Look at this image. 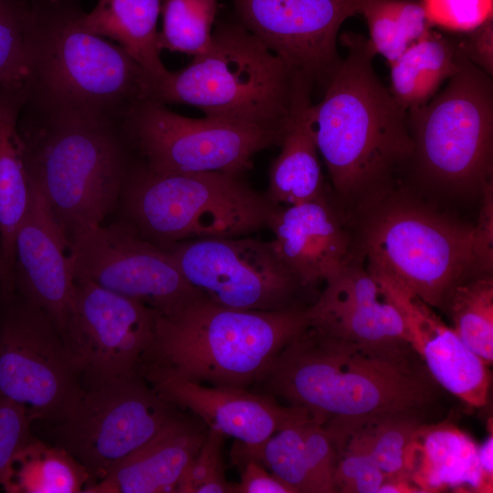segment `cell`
<instances>
[{"label": "cell", "instance_id": "cell-1", "mask_svg": "<svg viewBox=\"0 0 493 493\" xmlns=\"http://www.w3.org/2000/svg\"><path fill=\"white\" fill-rule=\"evenodd\" d=\"M323 425L341 417L425 414L441 387L406 341L364 342L309 325L257 383Z\"/></svg>", "mask_w": 493, "mask_h": 493}, {"label": "cell", "instance_id": "cell-2", "mask_svg": "<svg viewBox=\"0 0 493 493\" xmlns=\"http://www.w3.org/2000/svg\"><path fill=\"white\" fill-rule=\"evenodd\" d=\"M341 40L347 55L310 113L318 152L348 217L397 185L414 145L407 111L378 78L368 38L346 32Z\"/></svg>", "mask_w": 493, "mask_h": 493}, {"label": "cell", "instance_id": "cell-3", "mask_svg": "<svg viewBox=\"0 0 493 493\" xmlns=\"http://www.w3.org/2000/svg\"><path fill=\"white\" fill-rule=\"evenodd\" d=\"M309 323V306L241 309L200 296L158 314L136 370L146 381L168 377L246 389Z\"/></svg>", "mask_w": 493, "mask_h": 493}, {"label": "cell", "instance_id": "cell-4", "mask_svg": "<svg viewBox=\"0 0 493 493\" xmlns=\"http://www.w3.org/2000/svg\"><path fill=\"white\" fill-rule=\"evenodd\" d=\"M17 132L28 184L68 243L118 208L133 162L121 124L47 114L24 103Z\"/></svg>", "mask_w": 493, "mask_h": 493}, {"label": "cell", "instance_id": "cell-5", "mask_svg": "<svg viewBox=\"0 0 493 493\" xmlns=\"http://www.w3.org/2000/svg\"><path fill=\"white\" fill-rule=\"evenodd\" d=\"M25 104L53 115L122 121L152 100V83L118 44L81 28L75 16L29 14Z\"/></svg>", "mask_w": 493, "mask_h": 493}, {"label": "cell", "instance_id": "cell-6", "mask_svg": "<svg viewBox=\"0 0 493 493\" xmlns=\"http://www.w3.org/2000/svg\"><path fill=\"white\" fill-rule=\"evenodd\" d=\"M354 250L371 274L393 278L430 307L479 272L474 226L465 224L397 185L359 211Z\"/></svg>", "mask_w": 493, "mask_h": 493}, {"label": "cell", "instance_id": "cell-7", "mask_svg": "<svg viewBox=\"0 0 493 493\" xmlns=\"http://www.w3.org/2000/svg\"><path fill=\"white\" fill-rule=\"evenodd\" d=\"M301 75L239 22H221L209 49L184 68L169 71L152 100L282 134Z\"/></svg>", "mask_w": 493, "mask_h": 493}, {"label": "cell", "instance_id": "cell-8", "mask_svg": "<svg viewBox=\"0 0 493 493\" xmlns=\"http://www.w3.org/2000/svg\"><path fill=\"white\" fill-rule=\"evenodd\" d=\"M276 206L243 174L160 173L133 159L118 208L143 238L167 248L190 239L258 232L267 228Z\"/></svg>", "mask_w": 493, "mask_h": 493}, {"label": "cell", "instance_id": "cell-9", "mask_svg": "<svg viewBox=\"0 0 493 493\" xmlns=\"http://www.w3.org/2000/svg\"><path fill=\"white\" fill-rule=\"evenodd\" d=\"M413 153L405 172L422 186L477 195L493 183V79L465 57L425 104L407 111Z\"/></svg>", "mask_w": 493, "mask_h": 493}, {"label": "cell", "instance_id": "cell-10", "mask_svg": "<svg viewBox=\"0 0 493 493\" xmlns=\"http://www.w3.org/2000/svg\"><path fill=\"white\" fill-rule=\"evenodd\" d=\"M177 408L135 370L85 391L63 421L32 429L80 462L91 485L152 438Z\"/></svg>", "mask_w": 493, "mask_h": 493}, {"label": "cell", "instance_id": "cell-11", "mask_svg": "<svg viewBox=\"0 0 493 493\" xmlns=\"http://www.w3.org/2000/svg\"><path fill=\"white\" fill-rule=\"evenodd\" d=\"M85 393L79 370L51 318L13 292L0 310V399L23 405L32 425H54Z\"/></svg>", "mask_w": 493, "mask_h": 493}, {"label": "cell", "instance_id": "cell-12", "mask_svg": "<svg viewBox=\"0 0 493 493\" xmlns=\"http://www.w3.org/2000/svg\"><path fill=\"white\" fill-rule=\"evenodd\" d=\"M121 128L133 159L160 173L244 175L253 166V156L278 146L282 137L277 131L207 117H184L153 100L135 104Z\"/></svg>", "mask_w": 493, "mask_h": 493}, {"label": "cell", "instance_id": "cell-13", "mask_svg": "<svg viewBox=\"0 0 493 493\" xmlns=\"http://www.w3.org/2000/svg\"><path fill=\"white\" fill-rule=\"evenodd\" d=\"M165 249L185 280L213 302L234 309L280 310L300 306L302 287L271 241L205 237Z\"/></svg>", "mask_w": 493, "mask_h": 493}, {"label": "cell", "instance_id": "cell-14", "mask_svg": "<svg viewBox=\"0 0 493 493\" xmlns=\"http://www.w3.org/2000/svg\"><path fill=\"white\" fill-rule=\"evenodd\" d=\"M75 280H87L167 314L203 296L184 278L171 255L121 219L69 241Z\"/></svg>", "mask_w": 493, "mask_h": 493}, {"label": "cell", "instance_id": "cell-15", "mask_svg": "<svg viewBox=\"0 0 493 493\" xmlns=\"http://www.w3.org/2000/svg\"><path fill=\"white\" fill-rule=\"evenodd\" d=\"M159 312L87 280H75L72 320L63 339L85 391L136 370Z\"/></svg>", "mask_w": 493, "mask_h": 493}, {"label": "cell", "instance_id": "cell-16", "mask_svg": "<svg viewBox=\"0 0 493 493\" xmlns=\"http://www.w3.org/2000/svg\"><path fill=\"white\" fill-rule=\"evenodd\" d=\"M236 21L312 85L341 63L338 32L367 0H230Z\"/></svg>", "mask_w": 493, "mask_h": 493}, {"label": "cell", "instance_id": "cell-17", "mask_svg": "<svg viewBox=\"0 0 493 493\" xmlns=\"http://www.w3.org/2000/svg\"><path fill=\"white\" fill-rule=\"evenodd\" d=\"M371 275L398 309L407 341L436 383L468 407L487 405L492 382L489 366L462 342L432 307L399 281L384 274Z\"/></svg>", "mask_w": 493, "mask_h": 493}, {"label": "cell", "instance_id": "cell-18", "mask_svg": "<svg viewBox=\"0 0 493 493\" xmlns=\"http://www.w3.org/2000/svg\"><path fill=\"white\" fill-rule=\"evenodd\" d=\"M29 189L28 209L16 236L13 292L42 309L63 337L75 302L69 243L41 195Z\"/></svg>", "mask_w": 493, "mask_h": 493}, {"label": "cell", "instance_id": "cell-19", "mask_svg": "<svg viewBox=\"0 0 493 493\" xmlns=\"http://www.w3.org/2000/svg\"><path fill=\"white\" fill-rule=\"evenodd\" d=\"M167 402L188 409L208 428L241 443L239 459L257 450L278 431L310 418L306 410L282 405L270 394L245 388L214 386L178 378L147 381Z\"/></svg>", "mask_w": 493, "mask_h": 493}, {"label": "cell", "instance_id": "cell-20", "mask_svg": "<svg viewBox=\"0 0 493 493\" xmlns=\"http://www.w3.org/2000/svg\"><path fill=\"white\" fill-rule=\"evenodd\" d=\"M346 220L326 194L299 205H277L271 214L272 246L305 289L324 283L353 256Z\"/></svg>", "mask_w": 493, "mask_h": 493}, {"label": "cell", "instance_id": "cell-21", "mask_svg": "<svg viewBox=\"0 0 493 493\" xmlns=\"http://www.w3.org/2000/svg\"><path fill=\"white\" fill-rule=\"evenodd\" d=\"M324 285L317 299L309 305V325L358 341H407L398 309L355 251Z\"/></svg>", "mask_w": 493, "mask_h": 493}, {"label": "cell", "instance_id": "cell-22", "mask_svg": "<svg viewBox=\"0 0 493 493\" xmlns=\"http://www.w3.org/2000/svg\"><path fill=\"white\" fill-rule=\"evenodd\" d=\"M207 430L178 413L152 438L84 493H169L176 490Z\"/></svg>", "mask_w": 493, "mask_h": 493}, {"label": "cell", "instance_id": "cell-23", "mask_svg": "<svg viewBox=\"0 0 493 493\" xmlns=\"http://www.w3.org/2000/svg\"><path fill=\"white\" fill-rule=\"evenodd\" d=\"M477 446L468 434L453 424L424 422L412 444L410 480L420 493L447 489L491 493L493 482L479 466Z\"/></svg>", "mask_w": 493, "mask_h": 493}, {"label": "cell", "instance_id": "cell-24", "mask_svg": "<svg viewBox=\"0 0 493 493\" xmlns=\"http://www.w3.org/2000/svg\"><path fill=\"white\" fill-rule=\"evenodd\" d=\"M312 88L301 75L278 145L280 152L269 170L265 194L277 205H299L326 194L311 122Z\"/></svg>", "mask_w": 493, "mask_h": 493}, {"label": "cell", "instance_id": "cell-25", "mask_svg": "<svg viewBox=\"0 0 493 493\" xmlns=\"http://www.w3.org/2000/svg\"><path fill=\"white\" fill-rule=\"evenodd\" d=\"M254 459L294 493H334L336 452L328 430L311 418L288 425L241 460Z\"/></svg>", "mask_w": 493, "mask_h": 493}, {"label": "cell", "instance_id": "cell-26", "mask_svg": "<svg viewBox=\"0 0 493 493\" xmlns=\"http://www.w3.org/2000/svg\"><path fill=\"white\" fill-rule=\"evenodd\" d=\"M24 101L21 89L0 86V292L3 299L13 293L16 236L30 198L17 132Z\"/></svg>", "mask_w": 493, "mask_h": 493}, {"label": "cell", "instance_id": "cell-27", "mask_svg": "<svg viewBox=\"0 0 493 493\" xmlns=\"http://www.w3.org/2000/svg\"><path fill=\"white\" fill-rule=\"evenodd\" d=\"M163 0H98L92 10L77 15L84 30L114 40L145 71L153 92L169 71L158 45L157 22Z\"/></svg>", "mask_w": 493, "mask_h": 493}, {"label": "cell", "instance_id": "cell-28", "mask_svg": "<svg viewBox=\"0 0 493 493\" xmlns=\"http://www.w3.org/2000/svg\"><path fill=\"white\" fill-rule=\"evenodd\" d=\"M424 418L415 414H384L335 418L322 425L334 443L370 456L386 479L410 480L412 444Z\"/></svg>", "mask_w": 493, "mask_h": 493}, {"label": "cell", "instance_id": "cell-29", "mask_svg": "<svg viewBox=\"0 0 493 493\" xmlns=\"http://www.w3.org/2000/svg\"><path fill=\"white\" fill-rule=\"evenodd\" d=\"M463 58L455 38L431 29L389 64V90L404 110L418 108L460 69Z\"/></svg>", "mask_w": 493, "mask_h": 493}, {"label": "cell", "instance_id": "cell-30", "mask_svg": "<svg viewBox=\"0 0 493 493\" xmlns=\"http://www.w3.org/2000/svg\"><path fill=\"white\" fill-rule=\"evenodd\" d=\"M89 484L80 462L37 436L15 455L1 487L8 493H79Z\"/></svg>", "mask_w": 493, "mask_h": 493}, {"label": "cell", "instance_id": "cell-31", "mask_svg": "<svg viewBox=\"0 0 493 493\" xmlns=\"http://www.w3.org/2000/svg\"><path fill=\"white\" fill-rule=\"evenodd\" d=\"M462 342L488 366L493 362V277L471 276L456 285L440 309Z\"/></svg>", "mask_w": 493, "mask_h": 493}, {"label": "cell", "instance_id": "cell-32", "mask_svg": "<svg viewBox=\"0 0 493 493\" xmlns=\"http://www.w3.org/2000/svg\"><path fill=\"white\" fill-rule=\"evenodd\" d=\"M362 14L375 55L393 63L432 29L422 3L412 0H367Z\"/></svg>", "mask_w": 493, "mask_h": 493}, {"label": "cell", "instance_id": "cell-33", "mask_svg": "<svg viewBox=\"0 0 493 493\" xmlns=\"http://www.w3.org/2000/svg\"><path fill=\"white\" fill-rule=\"evenodd\" d=\"M217 7L218 0H163L160 49L193 57L205 53L212 44Z\"/></svg>", "mask_w": 493, "mask_h": 493}, {"label": "cell", "instance_id": "cell-34", "mask_svg": "<svg viewBox=\"0 0 493 493\" xmlns=\"http://www.w3.org/2000/svg\"><path fill=\"white\" fill-rule=\"evenodd\" d=\"M28 16L16 2L0 0V85L24 87Z\"/></svg>", "mask_w": 493, "mask_h": 493}, {"label": "cell", "instance_id": "cell-35", "mask_svg": "<svg viewBox=\"0 0 493 493\" xmlns=\"http://www.w3.org/2000/svg\"><path fill=\"white\" fill-rule=\"evenodd\" d=\"M225 435L208 428L205 438L181 477L175 493H232L222 459Z\"/></svg>", "mask_w": 493, "mask_h": 493}, {"label": "cell", "instance_id": "cell-36", "mask_svg": "<svg viewBox=\"0 0 493 493\" xmlns=\"http://www.w3.org/2000/svg\"><path fill=\"white\" fill-rule=\"evenodd\" d=\"M333 445L336 452L335 492L378 493L386 477L372 457L347 445L334 442Z\"/></svg>", "mask_w": 493, "mask_h": 493}, {"label": "cell", "instance_id": "cell-37", "mask_svg": "<svg viewBox=\"0 0 493 493\" xmlns=\"http://www.w3.org/2000/svg\"><path fill=\"white\" fill-rule=\"evenodd\" d=\"M431 25L464 33L493 16V0H423Z\"/></svg>", "mask_w": 493, "mask_h": 493}, {"label": "cell", "instance_id": "cell-38", "mask_svg": "<svg viewBox=\"0 0 493 493\" xmlns=\"http://www.w3.org/2000/svg\"><path fill=\"white\" fill-rule=\"evenodd\" d=\"M32 420L25 407L6 399H0V486L15 455L36 438Z\"/></svg>", "mask_w": 493, "mask_h": 493}, {"label": "cell", "instance_id": "cell-39", "mask_svg": "<svg viewBox=\"0 0 493 493\" xmlns=\"http://www.w3.org/2000/svg\"><path fill=\"white\" fill-rule=\"evenodd\" d=\"M474 249L477 267L482 274L493 272V183L481 194L478 220L474 226Z\"/></svg>", "mask_w": 493, "mask_h": 493}, {"label": "cell", "instance_id": "cell-40", "mask_svg": "<svg viewBox=\"0 0 493 493\" xmlns=\"http://www.w3.org/2000/svg\"><path fill=\"white\" fill-rule=\"evenodd\" d=\"M455 40L467 60L493 77V16Z\"/></svg>", "mask_w": 493, "mask_h": 493}, {"label": "cell", "instance_id": "cell-41", "mask_svg": "<svg viewBox=\"0 0 493 493\" xmlns=\"http://www.w3.org/2000/svg\"><path fill=\"white\" fill-rule=\"evenodd\" d=\"M240 482L232 484V493H294L293 489L273 473H268L261 463L243 461Z\"/></svg>", "mask_w": 493, "mask_h": 493}, {"label": "cell", "instance_id": "cell-42", "mask_svg": "<svg viewBox=\"0 0 493 493\" xmlns=\"http://www.w3.org/2000/svg\"><path fill=\"white\" fill-rule=\"evenodd\" d=\"M477 458L479 466L486 477L493 482V435L490 434L484 442L477 446Z\"/></svg>", "mask_w": 493, "mask_h": 493}, {"label": "cell", "instance_id": "cell-43", "mask_svg": "<svg viewBox=\"0 0 493 493\" xmlns=\"http://www.w3.org/2000/svg\"><path fill=\"white\" fill-rule=\"evenodd\" d=\"M378 493H420L419 489L408 479H386Z\"/></svg>", "mask_w": 493, "mask_h": 493}, {"label": "cell", "instance_id": "cell-44", "mask_svg": "<svg viewBox=\"0 0 493 493\" xmlns=\"http://www.w3.org/2000/svg\"><path fill=\"white\" fill-rule=\"evenodd\" d=\"M1 303H2V300H1V292H0V310H1Z\"/></svg>", "mask_w": 493, "mask_h": 493}, {"label": "cell", "instance_id": "cell-45", "mask_svg": "<svg viewBox=\"0 0 493 493\" xmlns=\"http://www.w3.org/2000/svg\"><path fill=\"white\" fill-rule=\"evenodd\" d=\"M49 1H51V2H57V1H59V0H49Z\"/></svg>", "mask_w": 493, "mask_h": 493}]
</instances>
